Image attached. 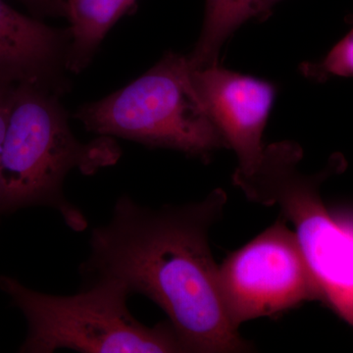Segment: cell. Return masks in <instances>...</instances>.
Returning <instances> with one entry per match:
<instances>
[{
  "label": "cell",
  "mask_w": 353,
  "mask_h": 353,
  "mask_svg": "<svg viewBox=\"0 0 353 353\" xmlns=\"http://www.w3.org/2000/svg\"><path fill=\"white\" fill-rule=\"evenodd\" d=\"M226 203L222 189L201 201L160 208L119 197L108 224L90 234L80 266L83 285L113 280L130 296L148 297L166 313L185 352H252L227 314L209 245Z\"/></svg>",
  "instance_id": "6da1fadb"
},
{
  "label": "cell",
  "mask_w": 353,
  "mask_h": 353,
  "mask_svg": "<svg viewBox=\"0 0 353 353\" xmlns=\"http://www.w3.org/2000/svg\"><path fill=\"white\" fill-rule=\"evenodd\" d=\"M303 157L294 141L273 143L252 171L236 169L232 180L248 201L277 206L292 223L321 303L353 328V216L332 212L320 192L325 181L347 169V160L334 153L323 170L304 174Z\"/></svg>",
  "instance_id": "7a4b0ae2"
},
{
  "label": "cell",
  "mask_w": 353,
  "mask_h": 353,
  "mask_svg": "<svg viewBox=\"0 0 353 353\" xmlns=\"http://www.w3.org/2000/svg\"><path fill=\"white\" fill-rule=\"evenodd\" d=\"M22 83L16 88L0 161L2 214L44 206L57 210L76 232L85 215L65 196L64 181L78 169L90 175L116 163L120 152L111 139L79 141L54 99Z\"/></svg>",
  "instance_id": "3957f363"
},
{
  "label": "cell",
  "mask_w": 353,
  "mask_h": 353,
  "mask_svg": "<svg viewBox=\"0 0 353 353\" xmlns=\"http://www.w3.org/2000/svg\"><path fill=\"white\" fill-rule=\"evenodd\" d=\"M0 290L27 321L19 352H185L170 322L148 327L132 316L127 305L131 296L116 281H99L83 285L78 294L55 296L0 276Z\"/></svg>",
  "instance_id": "277c9868"
},
{
  "label": "cell",
  "mask_w": 353,
  "mask_h": 353,
  "mask_svg": "<svg viewBox=\"0 0 353 353\" xmlns=\"http://www.w3.org/2000/svg\"><path fill=\"white\" fill-rule=\"evenodd\" d=\"M87 129L208 160L227 148L192 79L189 58L170 52L136 81L78 113Z\"/></svg>",
  "instance_id": "5b68a950"
},
{
  "label": "cell",
  "mask_w": 353,
  "mask_h": 353,
  "mask_svg": "<svg viewBox=\"0 0 353 353\" xmlns=\"http://www.w3.org/2000/svg\"><path fill=\"white\" fill-rule=\"evenodd\" d=\"M223 303L234 327L320 301L296 234L280 218L219 266Z\"/></svg>",
  "instance_id": "8992f818"
},
{
  "label": "cell",
  "mask_w": 353,
  "mask_h": 353,
  "mask_svg": "<svg viewBox=\"0 0 353 353\" xmlns=\"http://www.w3.org/2000/svg\"><path fill=\"white\" fill-rule=\"evenodd\" d=\"M192 79L227 148L238 157L236 170L252 171L263 152L262 137L277 88L269 81L218 64L192 68Z\"/></svg>",
  "instance_id": "52a82bcc"
},
{
  "label": "cell",
  "mask_w": 353,
  "mask_h": 353,
  "mask_svg": "<svg viewBox=\"0 0 353 353\" xmlns=\"http://www.w3.org/2000/svg\"><path fill=\"white\" fill-rule=\"evenodd\" d=\"M61 36L0 0V81L34 83L54 64Z\"/></svg>",
  "instance_id": "ba28073f"
},
{
  "label": "cell",
  "mask_w": 353,
  "mask_h": 353,
  "mask_svg": "<svg viewBox=\"0 0 353 353\" xmlns=\"http://www.w3.org/2000/svg\"><path fill=\"white\" fill-rule=\"evenodd\" d=\"M280 0H206L201 37L188 55L192 68L218 64L221 48L241 25L265 18Z\"/></svg>",
  "instance_id": "9c48e42d"
},
{
  "label": "cell",
  "mask_w": 353,
  "mask_h": 353,
  "mask_svg": "<svg viewBox=\"0 0 353 353\" xmlns=\"http://www.w3.org/2000/svg\"><path fill=\"white\" fill-rule=\"evenodd\" d=\"M134 0H69L72 46L69 64L80 70L97 48L106 32Z\"/></svg>",
  "instance_id": "30bf717a"
},
{
  "label": "cell",
  "mask_w": 353,
  "mask_h": 353,
  "mask_svg": "<svg viewBox=\"0 0 353 353\" xmlns=\"http://www.w3.org/2000/svg\"><path fill=\"white\" fill-rule=\"evenodd\" d=\"M301 74L313 82H326L336 77L353 78V27L321 59L304 62Z\"/></svg>",
  "instance_id": "8fae6325"
},
{
  "label": "cell",
  "mask_w": 353,
  "mask_h": 353,
  "mask_svg": "<svg viewBox=\"0 0 353 353\" xmlns=\"http://www.w3.org/2000/svg\"><path fill=\"white\" fill-rule=\"evenodd\" d=\"M15 90L16 88H13L11 83L0 81V161H1L2 150H3L4 139H6ZM1 214V197H0V215Z\"/></svg>",
  "instance_id": "7c38bea8"
}]
</instances>
